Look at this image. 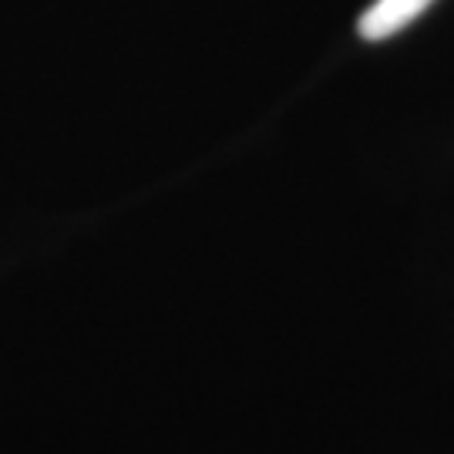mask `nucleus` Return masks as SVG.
Wrapping results in <instances>:
<instances>
[{
  "label": "nucleus",
  "instance_id": "f257e3e1",
  "mask_svg": "<svg viewBox=\"0 0 454 454\" xmlns=\"http://www.w3.org/2000/svg\"><path fill=\"white\" fill-rule=\"evenodd\" d=\"M434 0H373V7L360 17V37L364 41H384L401 34L418 17L431 7Z\"/></svg>",
  "mask_w": 454,
  "mask_h": 454
}]
</instances>
